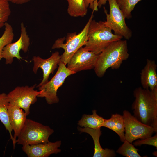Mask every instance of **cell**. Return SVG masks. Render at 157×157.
I'll return each instance as SVG.
<instances>
[{
  "instance_id": "3",
  "label": "cell",
  "mask_w": 157,
  "mask_h": 157,
  "mask_svg": "<svg viewBox=\"0 0 157 157\" xmlns=\"http://www.w3.org/2000/svg\"><path fill=\"white\" fill-rule=\"evenodd\" d=\"M88 40L84 47L97 55L101 53L111 43L121 40L123 37L112 33L104 22L92 19L88 32Z\"/></svg>"
},
{
  "instance_id": "6",
  "label": "cell",
  "mask_w": 157,
  "mask_h": 157,
  "mask_svg": "<svg viewBox=\"0 0 157 157\" xmlns=\"http://www.w3.org/2000/svg\"><path fill=\"white\" fill-rule=\"evenodd\" d=\"M57 72L51 80L46 84L38 88L39 90L42 92L38 97H44L47 102L49 104L58 103L59 99L57 96V91L68 76L75 74L71 71L63 63L60 62Z\"/></svg>"
},
{
  "instance_id": "24",
  "label": "cell",
  "mask_w": 157,
  "mask_h": 157,
  "mask_svg": "<svg viewBox=\"0 0 157 157\" xmlns=\"http://www.w3.org/2000/svg\"><path fill=\"white\" fill-rule=\"evenodd\" d=\"M11 13L9 2L7 0H0V29L4 26Z\"/></svg>"
},
{
  "instance_id": "22",
  "label": "cell",
  "mask_w": 157,
  "mask_h": 157,
  "mask_svg": "<svg viewBox=\"0 0 157 157\" xmlns=\"http://www.w3.org/2000/svg\"><path fill=\"white\" fill-rule=\"evenodd\" d=\"M141 0H116L126 19L132 17L131 12L136 5Z\"/></svg>"
},
{
  "instance_id": "17",
  "label": "cell",
  "mask_w": 157,
  "mask_h": 157,
  "mask_svg": "<svg viewBox=\"0 0 157 157\" xmlns=\"http://www.w3.org/2000/svg\"><path fill=\"white\" fill-rule=\"evenodd\" d=\"M102 127L108 128L115 132L119 136L122 142L125 140L122 115L117 113L112 114L109 119H104Z\"/></svg>"
},
{
  "instance_id": "4",
  "label": "cell",
  "mask_w": 157,
  "mask_h": 157,
  "mask_svg": "<svg viewBox=\"0 0 157 157\" xmlns=\"http://www.w3.org/2000/svg\"><path fill=\"white\" fill-rule=\"evenodd\" d=\"M93 12L83 30L78 34L74 32L67 34L66 42L64 43V37L58 38L52 47V49L62 48L64 52L61 55L60 61L66 65L74 53L81 47L85 45L88 40V32L90 22L93 17Z\"/></svg>"
},
{
  "instance_id": "10",
  "label": "cell",
  "mask_w": 157,
  "mask_h": 157,
  "mask_svg": "<svg viewBox=\"0 0 157 157\" xmlns=\"http://www.w3.org/2000/svg\"><path fill=\"white\" fill-rule=\"evenodd\" d=\"M30 45V39L27 33L26 28L23 22L21 24V34L19 39L14 43H11L5 46L3 49L2 56L5 60L6 64H11L13 58L22 59L20 54L22 50L26 53L28 50Z\"/></svg>"
},
{
  "instance_id": "27",
  "label": "cell",
  "mask_w": 157,
  "mask_h": 157,
  "mask_svg": "<svg viewBox=\"0 0 157 157\" xmlns=\"http://www.w3.org/2000/svg\"><path fill=\"white\" fill-rule=\"evenodd\" d=\"M13 3L16 4H22L29 2L31 0H7Z\"/></svg>"
},
{
  "instance_id": "19",
  "label": "cell",
  "mask_w": 157,
  "mask_h": 157,
  "mask_svg": "<svg viewBox=\"0 0 157 157\" xmlns=\"http://www.w3.org/2000/svg\"><path fill=\"white\" fill-rule=\"evenodd\" d=\"M104 119L97 113V110H94L92 114L83 115L77 124L81 127L97 129L103 126Z\"/></svg>"
},
{
  "instance_id": "20",
  "label": "cell",
  "mask_w": 157,
  "mask_h": 157,
  "mask_svg": "<svg viewBox=\"0 0 157 157\" xmlns=\"http://www.w3.org/2000/svg\"><path fill=\"white\" fill-rule=\"evenodd\" d=\"M68 3L67 12L71 17H83L87 12L85 0H66Z\"/></svg>"
},
{
  "instance_id": "15",
  "label": "cell",
  "mask_w": 157,
  "mask_h": 157,
  "mask_svg": "<svg viewBox=\"0 0 157 157\" xmlns=\"http://www.w3.org/2000/svg\"><path fill=\"white\" fill-rule=\"evenodd\" d=\"M146 62L140 73L141 84L144 89L153 90L157 87V65L154 60L147 59Z\"/></svg>"
},
{
  "instance_id": "13",
  "label": "cell",
  "mask_w": 157,
  "mask_h": 157,
  "mask_svg": "<svg viewBox=\"0 0 157 157\" xmlns=\"http://www.w3.org/2000/svg\"><path fill=\"white\" fill-rule=\"evenodd\" d=\"M61 144L60 140L54 142L49 141L44 143L24 145H22V149L28 157H48L51 154H57L61 151L59 148Z\"/></svg>"
},
{
  "instance_id": "5",
  "label": "cell",
  "mask_w": 157,
  "mask_h": 157,
  "mask_svg": "<svg viewBox=\"0 0 157 157\" xmlns=\"http://www.w3.org/2000/svg\"><path fill=\"white\" fill-rule=\"evenodd\" d=\"M54 132L48 126L27 119L16 142L22 145L46 143L49 141V137Z\"/></svg>"
},
{
  "instance_id": "23",
  "label": "cell",
  "mask_w": 157,
  "mask_h": 157,
  "mask_svg": "<svg viewBox=\"0 0 157 157\" xmlns=\"http://www.w3.org/2000/svg\"><path fill=\"white\" fill-rule=\"evenodd\" d=\"M138 151L134 145L125 140L116 152L126 157H141Z\"/></svg>"
},
{
  "instance_id": "18",
  "label": "cell",
  "mask_w": 157,
  "mask_h": 157,
  "mask_svg": "<svg viewBox=\"0 0 157 157\" xmlns=\"http://www.w3.org/2000/svg\"><path fill=\"white\" fill-rule=\"evenodd\" d=\"M9 104L7 94L4 93H0V121L8 131L14 149L16 143L12 133L13 130L10 124L8 112Z\"/></svg>"
},
{
  "instance_id": "28",
  "label": "cell",
  "mask_w": 157,
  "mask_h": 157,
  "mask_svg": "<svg viewBox=\"0 0 157 157\" xmlns=\"http://www.w3.org/2000/svg\"><path fill=\"white\" fill-rule=\"evenodd\" d=\"M94 0H85V4L86 7L88 8L89 6L92 10L94 8Z\"/></svg>"
},
{
  "instance_id": "9",
  "label": "cell",
  "mask_w": 157,
  "mask_h": 157,
  "mask_svg": "<svg viewBox=\"0 0 157 157\" xmlns=\"http://www.w3.org/2000/svg\"><path fill=\"white\" fill-rule=\"evenodd\" d=\"M36 85L16 87L7 94L9 104L22 109L28 115L31 105L37 101L38 96L42 92L35 90Z\"/></svg>"
},
{
  "instance_id": "26",
  "label": "cell",
  "mask_w": 157,
  "mask_h": 157,
  "mask_svg": "<svg viewBox=\"0 0 157 157\" xmlns=\"http://www.w3.org/2000/svg\"><path fill=\"white\" fill-rule=\"evenodd\" d=\"M108 0H94V8L93 11H97L98 8H100L102 6L105 5Z\"/></svg>"
},
{
  "instance_id": "2",
  "label": "cell",
  "mask_w": 157,
  "mask_h": 157,
  "mask_svg": "<svg viewBox=\"0 0 157 157\" xmlns=\"http://www.w3.org/2000/svg\"><path fill=\"white\" fill-rule=\"evenodd\" d=\"M129 56L126 40H121L111 43L98 55L94 68L96 74L101 77L108 68L118 69Z\"/></svg>"
},
{
  "instance_id": "14",
  "label": "cell",
  "mask_w": 157,
  "mask_h": 157,
  "mask_svg": "<svg viewBox=\"0 0 157 157\" xmlns=\"http://www.w3.org/2000/svg\"><path fill=\"white\" fill-rule=\"evenodd\" d=\"M8 112L10 124L14 132L13 138L16 143L17 138L27 119V115L22 109L9 104Z\"/></svg>"
},
{
  "instance_id": "7",
  "label": "cell",
  "mask_w": 157,
  "mask_h": 157,
  "mask_svg": "<svg viewBox=\"0 0 157 157\" xmlns=\"http://www.w3.org/2000/svg\"><path fill=\"white\" fill-rule=\"evenodd\" d=\"M110 7L109 13L104 7L106 20L104 22L105 25L114 32V34L129 40L132 36V32L127 26L125 18L117 4L116 0H108Z\"/></svg>"
},
{
  "instance_id": "11",
  "label": "cell",
  "mask_w": 157,
  "mask_h": 157,
  "mask_svg": "<svg viewBox=\"0 0 157 157\" xmlns=\"http://www.w3.org/2000/svg\"><path fill=\"white\" fill-rule=\"evenodd\" d=\"M98 55L81 47L72 56L67 63V67L76 72L94 69Z\"/></svg>"
},
{
  "instance_id": "8",
  "label": "cell",
  "mask_w": 157,
  "mask_h": 157,
  "mask_svg": "<svg viewBox=\"0 0 157 157\" xmlns=\"http://www.w3.org/2000/svg\"><path fill=\"white\" fill-rule=\"evenodd\" d=\"M122 116L125 140L130 143L136 140L151 136L154 133H156L153 127L139 121L128 110L123 111Z\"/></svg>"
},
{
  "instance_id": "16",
  "label": "cell",
  "mask_w": 157,
  "mask_h": 157,
  "mask_svg": "<svg viewBox=\"0 0 157 157\" xmlns=\"http://www.w3.org/2000/svg\"><path fill=\"white\" fill-rule=\"evenodd\" d=\"M77 129L81 133L88 134L92 138L94 145L93 157H114L116 156L114 150L108 148L104 149L101 146L99 142L100 137L101 134L100 128L93 129L78 126Z\"/></svg>"
},
{
  "instance_id": "25",
  "label": "cell",
  "mask_w": 157,
  "mask_h": 157,
  "mask_svg": "<svg viewBox=\"0 0 157 157\" xmlns=\"http://www.w3.org/2000/svg\"><path fill=\"white\" fill-rule=\"evenodd\" d=\"M135 146H140L142 145H148L153 146L157 148V134L153 136H151L147 138L138 140L133 143Z\"/></svg>"
},
{
  "instance_id": "1",
  "label": "cell",
  "mask_w": 157,
  "mask_h": 157,
  "mask_svg": "<svg viewBox=\"0 0 157 157\" xmlns=\"http://www.w3.org/2000/svg\"><path fill=\"white\" fill-rule=\"evenodd\" d=\"M132 109L133 116L139 121L153 127L157 132V87L153 90L136 88Z\"/></svg>"
},
{
  "instance_id": "12",
  "label": "cell",
  "mask_w": 157,
  "mask_h": 157,
  "mask_svg": "<svg viewBox=\"0 0 157 157\" xmlns=\"http://www.w3.org/2000/svg\"><path fill=\"white\" fill-rule=\"evenodd\" d=\"M61 56L59 52L56 51L52 53L51 56L46 59H44L39 56H34L33 71L36 74L39 68L41 69L43 72V78L37 87H39L47 83L51 74H53L55 70L60 62Z\"/></svg>"
},
{
  "instance_id": "21",
  "label": "cell",
  "mask_w": 157,
  "mask_h": 157,
  "mask_svg": "<svg viewBox=\"0 0 157 157\" xmlns=\"http://www.w3.org/2000/svg\"><path fill=\"white\" fill-rule=\"evenodd\" d=\"M4 33L0 37V60L2 58V53L4 47L8 44L12 42L14 34L13 28L11 25L6 22L5 24Z\"/></svg>"
}]
</instances>
